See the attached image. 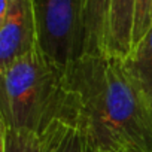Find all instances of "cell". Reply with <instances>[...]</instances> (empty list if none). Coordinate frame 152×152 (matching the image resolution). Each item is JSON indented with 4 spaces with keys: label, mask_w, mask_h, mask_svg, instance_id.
<instances>
[{
    "label": "cell",
    "mask_w": 152,
    "mask_h": 152,
    "mask_svg": "<svg viewBox=\"0 0 152 152\" xmlns=\"http://www.w3.org/2000/svg\"><path fill=\"white\" fill-rule=\"evenodd\" d=\"M67 81L102 151H152V103L125 61L82 57L67 72Z\"/></svg>",
    "instance_id": "6da1fadb"
},
{
    "label": "cell",
    "mask_w": 152,
    "mask_h": 152,
    "mask_svg": "<svg viewBox=\"0 0 152 152\" xmlns=\"http://www.w3.org/2000/svg\"><path fill=\"white\" fill-rule=\"evenodd\" d=\"M67 94V72L34 49L0 70V124L42 134Z\"/></svg>",
    "instance_id": "7a4b0ae2"
},
{
    "label": "cell",
    "mask_w": 152,
    "mask_h": 152,
    "mask_svg": "<svg viewBox=\"0 0 152 152\" xmlns=\"http://www.w3.org/2000/svg\"><path fill=\"white\" fill-rule=\"evenodd\" d=\"M37 49L69 72L84 57L82 0H34Z\"/></svg>",
    "instance_id": "3957f363"
},
{
    "label": "cell",
    "mask_w": 152,
    "mask_h": 152,
    "mask_svg": "<svg viewBox=\"0 0 152 152\" xmlns=\"http://www.w3.org/2000/svg\"><path fill=\"white\" fill-rule=\"evenodd\" d=\"M40 136L42 152H102L81 102L70 85L61 110Z\"/></svg>",
    "instance_id": "277c9868"
},
{
    "label": "cell",
    "mask_w": 152,
    "mask_h": 152,
    "mask_svg": "<svg viewBox=\"0 0 152 152\" xmlns=\"http://www.w3.org/2000/svg\"><path fill=\"white\" fill-rule=\"evenodd\" d=\"M37 49L34 0H11L0 21V70Z\"/></svg>",
    "instance_id": "5b68a950"
},
{
    "label": "cell",
    "mask_w": 152,
    "mask_h": 152,
    "mask_svg": "<svg viewBox=\"0 0 152 152\" xmlns=\"http://www.w3.org/2000/svg\"><path fill=\"white\" fill-rule=\"evenodd\" d=\"M137 0H110L107 24V55L128 60L133 54V30Z\"/></svg>",
    "instance_id": "8992f818"
},
{
    "label": "cell",
    "mask_w": 152,
    "mask_h": 152,
    "mask_svg": "<svg viewBox=\"0 0 152 152\" xmlns=\"http://www.w3.org/2000/svg\"><path fill=\"white\" fill-rule=\"evenodd\" d=\"M84 57L107 55V24L110 0H82Z\"/></svg>",
    "instance_id": "52a82bcc"
},
{
    "label": "cell",
    "mask_w": 152,
    "mask_h": 152,
    "mask_svg": "<svg viewBox=\"0 0 152 152\" xmlns=\"http://www.w3.org/2000/svg\"><path fill=\"white\" fill-rule=\"evenodd\" d=\"M125 64L152 103V24Z\"/></svg>",
    "instance_id": "ba28073f"
},
{
    "label": "cell",
    "mask_w": 152,
    "mask_h": 152,
    "mask_svg": "<svg viewBox=\"0 0 152 152\" xmlns=\"http://www.w3.org/2000/svg\"><path fill=\"white\" fill-rule=\"evenodd\" d=\"M0 152H42V136L0 124Z\"/></svg>",
    "instance_id": "9c48e42d"
},
{
    "label": "cell",
    "mask_w": 152,
    "mask_h": 152,
    "mask_svg": "<svg viewBox=\"0 0 152 152\" xmlns=\"http://www.w3.org/2000/svg\"><path fill=\"white\" fill-rule=\"evenodd\" d=\"M149 9L151 0H137L136 2V18H134V30H133V51L145 37L149 30Z\"/></svg>",
    "instance_id": "30bf717a"
},
{
    "label": "cell",
    "mask_w": 152,
    "mask_h": 152,
    "mask_svg": "<svg viewBox=\"0 0 152 152\" xmlns=\"http://www.w3.org/2000/svg\"><path fill=\"white\" fill-rule=\"evenodd\" d=\"M102 152H152V151H143V149H134V148H118V149H109V151H102Z\"/></svg>",
    "instance_id": "8fae6325"
},
{
    "label": "cell",
    "mask_w": 152,
    "mask_h": 152,
    "mask_svg": "<svg viewBox=\"0 0 152 152\" xmlns=\"http://www.w3.org/2000/svg\"><path fill=\"white\" fill-rule=\"evenodd\" d=\"M152 24V0H151V9H149V27Z\"/></svg>",
    "instance_id": "7c38bea8"
}]
</instances>
